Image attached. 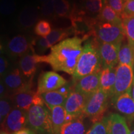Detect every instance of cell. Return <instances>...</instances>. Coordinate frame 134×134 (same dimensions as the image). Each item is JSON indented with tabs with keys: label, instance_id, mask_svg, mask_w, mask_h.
Wrapping results in <instances>:
<instances>
[{
	"label": "cell",
	"instance_id": "cell-23",
	"mask_svg": "<svg viewBox=\"0 0 134 134\" xmlns=\"http://www.w3.org/2000/svg\"><path fill=\"white\" fill-rule=\"evenodd\" d=\"M134 62V47L127 43L120 46L119 52V64H124L132 67Z\"/></svg>",
	"mask_w": 134,
	"mask_h": 134
},
{
	"label": "cell",
	"instance_id": "cell-28",
	"mask_svg": "<svg viewBox=\"0 0 134 134\" xmlns=\"http://www.w3.org/2000/svg\"><path fill=\"white\" fill-rule=\"evenodd\" d=\"M104 0H87L85 3V9L91 14H99L105 5Z\"/></svg>",
	"mask_w": 134,
	"mask_h": 134
},
{
	"label": "cell",
	"instance_id": "cell-10",
	"mask_svg": "<svg viewBox=\"0 0 134 134\" xmlns=\"http://www.w3.org/2000/svg\"><path fill=\"white\" fill-rule=\"evenodd\" d=\"M27 124V111L14 107L5 120L3 128L4 131L12 134L26 128Z\"/></svg>",
	"mask_w": 134,
	"mask_h": 134
},
{
	"label": "cell",
	"instance_id": "cell-22",
	"mask_svg": "<svg viewBox=\"0 0 134 134\" xmlns=\"http://www.w3.org/2000/svg\"><path fill=\"white\" fill-rule=\"evenodd\" d=\"M96 20L99 22L122 24V19L113 8L105 4L102 11L98 14Z\"/></svg>",
	"mask_w": 134,
	"mask_h": 134
},
{
	"label": "cell",
	"instance_id": "cell-41",
	"mask_svg": "<svg viewBox=\"0 0 134 134\" xmlns=\"http://www.w3.org/2000/svg\"><path fill=\"white\" fill-rule=\"evenodd\" d=\"M132 69H133V74H134V62H133V65H132Z\"/></svg>",
	"mask_w": 134,
	"mask_h": 134
},
{
	"label": "cell",
	"instance_id": "cell-38",
	"mask_svg": "<svg viewBox=\"0 0 134 134\" xmlns=\"http://www.w3.org/2000/svg\"><path fill=\"white\" fill-rule=\"evenodd\" d=\"M131 93H132V98H133V99L134 100V80H133V85H132V87Z\"/></svg>",
	"mask_w": 134,
	"mask_h": 134
},
{
	"label": "cell",
	"instance_id": "cell-1",
	"mask_svg": "<svg viewBox=\"0 0 134 134\" xmlns=\"http://www.w3.org/2000/svg\"><path fill=\"white\" fill-rule=\"evenodd\" d=\"M83 38L78 37L67 38L50 48L47 63L55 71L73 75L83 51Z\"/></svg>",
	"mask_w": 134,
	"mask_h": 134
},
{
	"label": "cell",
	"instance_id": "cell-39",
	"mask_svg": "<svg viewBox=\"0 0 134 134\" xmlns=\"http://www.w3.org/2000/svg\"><path fill=\"white\" fill-rule=\"evenodd\" d=\"M131 129H130V134H134V124H132L131 126Z\"/></svg>",
	"mask_w": 134,
	"mask_h": 134
},
{
	"label": "cell",
	"instance_id": "cell-35",
	"mask_svg": "<svg viewBox=\"0 0 134 134\" xmlns=\"http://www.w3.org/2000/svg\"><path fill=\"white\" fill-rule=\"evenodd\" d=\"M8 60L4 57L1 56L0 58V75L1 77L4 76L6 73L8 71Z\"/></svg>",
	"mask_w": 134,
	"mask_h": 134
},
{
	"label": "cell",
	"instance_id": "cell-13",
	"mask_svg": "<svg viewBox=\"0 0 134 134\" xmlns=\"http://www.w3.org/2000/svg\"><path fill=\"white\" fill-rule=\"evenodd\" d=\"M38 63H47V56L27 53L21 57L19 60V69L26 80L32 81Z\"/></svg>",
	"mask_w": 134,
	"mask_h": 134
},
{
	"label": "cell",
	"instance_id": "cell-26",
	"mask_svg": "<svg viewBox=\"0 0 134 134\" xmlns=\"http://www.w3.org/2000/svg\"><path fill=\"white\" fill-rule=\"evenodd\" d=\"M13 103L10 99L8 98H1L0 100V122L1 127L4 124L5 120L13 109Z\"/></svg>",
	"mask_w": 134,
	"mask_h": 134
},
{
	"label": "cell",
	"instance_id": "cell-12",
	"mask_svg": "<svg viewBox=\"0 0 134 134\" xmlns=\"http://www.w3.org/2000/svg\"><path fill=\"white\" fill-rule=\"evenodd\" d=\"M121 45L98 42V49L103 68H115L119 64V52Z\"/></svg>",
	"mask_w": 134,
	"mask_h": 134
},
{
	"label": "cell",
	"instance_id": "cell-37",
	"mask_svg": "<svg viewBox=\"0 0 134 134\" xmlns=\"http://www.w3.org/2000/svg\"><path fill=\"white\" fill-rule=\"evenodd\" d=\"M12 134H37L32 130L30 129L29 128H24L23 129L20 130L19 131L15 132Z\"/></svg>",
	"mask_w": 134,
	"mask_h": 134
},
{
	"label": "cell",
	"instance_id": "cell-20",
	"mask_svg": "<svg viewBox=\"0 0 134 134\" xmlns=\"http://www.w3.org/2000/svg\"><path fill=\"white\" fill-rule=\"evenodd\" d=\"M84 115L73 118L60 128L58 134H86V127L84 123Z\"/></svg>",
	"mask_w": 134,
	"mask_h": 134
},
{
	"label": "cell",
	"instance_id": "cell-21",
	"mask_svg": "<svg viewBox=\"0 0 134 134\" xmlns=\"http://www.w3.org/2000/svg\"><path fill=\"white\" fill-rule=\"evenodd\" d=\"M44 103L47 106L48 109H50L54 106L64 105L68 96L63 94L58 91L55 90L50 92L41 94Z\"/></svg>",
	"mask_w": 134,
	"mask_h": 134
},
{
	"label": "cell",
	"instance_id": "cell-18",
	"mask_svg": "<svg viewBox=\"0 0 134 134\" xmlns=\"http://www.w3.org/2000/svg\"><path fill=\"white\" fill-rule=\"evenodd\" d=\"M116 68H103L100 72V88L111 98L115 83Z\"/></svg>",
	"mask_w": 134,
	"mask_h": 134
},
{
	"label": "cell",
	"instance_id": "cell-9",
	"mask_svg": "<svg viewBox=\"0 0 134 134\" xmlns=\"http://www.w3.org/2000/svg\"><path fill=\"white\" fill-rule=\"evenodd\" d=\"M68 83L64 78L55 71H46L40 75L37 90L39 94L55 91Z\"/></svg>",
	"mask_w": 134,
	"mask_h": 134
},
{
	"label": "cell",
	"instance_id": "cell-19",
	"mask_svg": "<svg viewBox=\"0 0 134 134\" xmlns=\"http://www.w3.org/2000/svg\"><path fill=\"white\" fill-rule=\"evenodd\" d=\"M50 110L54 134H58L62 125L73 119L67 114L64 105L54 106Z\"/></svg>",
	"mask_w": 134,
	"mask_h": 134
},
{
	"label": "cell",
	"instance_id": "cell-8",
	"mask_svg": "<svg viewBox=\"0 0 134 134\" xmlns=\"http://www.w3.org/2000/svg\"><path fill=\"white\" fill-rule=\"evenodd\" d=\"M12 101L14 107L28 111L33 105H45L41 94L32 89H27L13 95Z\"/></svg>",
	"mask_w": 134,
	"mask_h": 134
},
{
	"label": "cell",
	"instance_id": "cell-27",
	"mask_svg": "<svg viewBox=\"0 0 134 134\" xmlns=\"http://www.w3.org/2000/svg\"><path fill=\"white\" fill-rule=\"evenodd\" d=\"M86 134H109L108 116L104 117L100 121L94 123Z\"/></svg>",
	"mask_w": 134,
	"mask_h": 134
},
{
	"label": "cell",
	"instance_id": "cell-14",
	"mask_svg": "<svg viewBox=\"0 0 134 134\" xmlns=\"http://www.w3.org/2000/svg\"><path fill=\"white\" fill-rule=\"evenodd\" d=\"M100 72L88 75L76 81L73 90L89 98L100 89Z\"/></svg>",
	"mask_w": 134,
	"mask_h": 134
},
{
	"label": "cell",
	"instance_id": "cell-17",
	"mask_svg": "<svg viewBox=\"0 0 134 134\" xmlns=\"http://www.w3.org/2000/svg\"><path fill=\"white\" fill-rule=\"evenodd\" d=\"M109 134H130L125 118L117 113L110 114L108 116Z\"/></svg>",
	"mask_w": 134,
	"mask_h": 134
},
{
	"label": "cell",
	"instance_id": "cell-42",
	"mask_svg": "<svg viewBox=\"0 0 134 134\" xmlns=\"http://www.w3.org/2000/svg\"><path fill=\"white\" fill-rule=\"evenodd\" d=\"M41 1H43H43H46V2H47V1H48V0H41Z\"/></svg>",
	"mask_w": 134,
	"mask_h": 134
},
{
	"label": "cell",
	"instance_id": "cell-6",
	"mask_svg": "<svg viewBox=\"0 0 134 134\" xmlns=\"http://www.w3.org/2000/svg\"><path fill=\"white\" fill-rule=\"evenodd\" d=\"M133 80V71L131 66L124 64L117 65L115 83L113 95L110 98L111 100L122 94L131 91Z\"/></svg>",
	"mask_w": 134,
	"mask_h": 134
},
{
	"label": "cell",
	"instance_id": "cell-24",
	"mask_svg": "<svg viewBox=\"0 0 134 134\" xmlns=\"http://www.w3.org/2000/svg\"><path fill=\"white\" fill-rule=\"evenodd\" d=\"M73 32V28L70 29H57L52 31L51 32L47 37L46 39L51 48L55 45L57 44L63 40L66 39L70 35H71Z\"/></svg>",
	"mask_w": 134,
	"mask_h": 134
},
{
	"label": "cell",
	"instance_id": "cell-30",
	"mask_svg": "<svg viewBox=\"0 0 134 134\" xmlns=\"http://www.w3.org/2000/svg\"><path fill=\"white\" fill-rule=\"evenodd\" d=\"M70 9L68 0H55V13L59 17L66 16Z\"/></svg>",
	"mask_w": 134,
	"mask_h": 134
},
{
	"label": "cell",
	"instance_id": "cell-4",
	"mask_svg": "<svg viewBox=\"0 0 134 134\" xmlns=\"http://www.w3.org/2000/svg\"><path fill=\"white\" fill-rule=\"evenodd\" d=\"M91 34L98 42L121 44L125 37L122 24L99 22L97 20Z\"/></svg>",
	"mask_w": 134,
	"mask_h": 134
},
{
	"label": "cell",
	"instance_id": "cell-33",
	"mask_svg": "<svg viewBox=\"0 0 134 134\" xmlns=\"http://www.w3.org/2000/svg\"><path fill=\"white\" fill-rule=\"evenodd\" d=\"M1 12L4 14H10L15 9V4L13 0H2L1 5Z\"/></svg>",
	"mask_w": 134,
	"mask_h": 134
},
{
	"label": "cell",
	"instance_id": "cell-5",
	"mask_svg": "<svg viewBox=\"0 0 134 134\" xmlns=\"http://www.w3.org/2000/svg\"><path fill=\"white\" fill-rule=\"evenodd\" d=\"M109 99L108 95L101 89H99L88 98L83 115L91 119L94 123L100 121L108 108Z\"/></svg>",
	"mask_w": 134,
	"mask_h": 134
},
{
	"label": "cell",
	"instance_id": "cell-31",
	"mask_svg": "<svg viewBox=\"0 0 134 134\" xmlns=\"http://www.w3.org/2000/svg\"><path fill=\"white\" fill-rule=\"evenodd\" d=\"M105 4L109 6L121 17L124 13V0H104Z\"/></svg>",
	"mask_w": 134,
	"mask_h": 134
},
{
	"label": "cell",
	"instance_id": "cell-7",
	"mask_svg": "<svg viewBox=\"0 0 134 134\" xmlns=\"http://www.w3.org/2000/svg\"><path fill=\"white\" fill-rule=\"evenodd\" d=\"M3 82L8 91L12 92L13 95L27 89H31L32 87V81L24 78L19 68H14L9 70L3 76Z\"/></svg>",
	"mask_w": 134,
	"mask_h": 134
},
{
	"label": "cell",
	"instance_id": "cell-44",
	"mask_svg": "<svg viewBox=\"0 0 134 134\" xmlns=\"http://www.w3.org/2000/svg\"><path fill=\"white\" fill-rule=\"evenodd\" d=\"M85 1H87V0H85Z\"/></svg>",
	"mask_w": 134,
	"mask_h": 134
},
{
	"label": "cell",
	"instance_id": "cell-40",
	"mask_svg": "<svg viewBox=\"0 0 134 134\" xmlns=\"http://www.w3.org/2000/svg\"><path fill=\"white\" fill-rule=\"evenodd\" d=\"M0 134H9V133H8V132L4 131V130H1V133H0Z\"/></svg>",
	"mask_w": 134,
	"mask_h": 134
},
{
	"label": "cell",
	"instance_id": "cell-25",
	"mask_svg": "<svg viewBox=\"0 0 134 134\" xmlns=\"http://www.w3.org/2000/svg\"><path fill=\"white\" fill-rule=\"evenodd\" d=\"M122 27L127 42L134 47V16L122 18Z\"/></svg>",
	"mask_w": 134,
	"mask_h": 134
},
{
	"label": "cell",
	"instance_id": "cell-43",
	"mask_svg": "<svg viewBox=\"0 0 134 134\" xmlns=\"http://www.w3.org/2000/svg\"><path fill=\"white\" fill-rule=\"evenodd\" d=\"M124 1H127V0H124Z\"/></svg>",
	"mask_w": 134,
	"mask_h": 134
},
{
	"label": "cell",
	"instance_id": "cell-15",
	"mask_svg": "<svg viewBox=\"0 0 134 134\" xmlns=\"http://www.w3.org/2000/svg\"><path fill=\"white\" fill-rule=\"evenodd\" d=\"M6 48L12 56L22 57L27 53L29 49H33V41H31L23 35H18L8 42Z\"/></svg>",
	"mask_w": 134,
	"mask_h": 134
},
{
	"label": "cell",
	"instance_id": "cell-16",
	"mask_svg": "<svg viewBox=\"0 0 134 134\" xmlns=\"http://www.w3.org/2000/svg\"><path fill=\"white\" fill-rule=\"evenodd\" d=\"M131 91L122 94L111 101L117 111L129 119H133L134 100L132 98Z\"/></svg>",
	"mask_w": 134,
	"mask_h": 134
},
{
	"label": "cell",
	"instance_id": "cell-32",
	"mask_svg": "<svg viewBox=\"0 0 134 134\" xmlns=\"http://www.w3.org/2000/svg\"><path fill=\"white\" fill-rule=\"evenodd\" d=\"M134 16V0H127L125 1L124 13L122 14V19L124 17Z\"/></svg>",
	"mask_w": 134,
	"mask_h": 134
},
{
	"label": "cell",
	"instance_id": "cell-29",
	"mask_svg": "<svg viewBox=\"0 0 134 134\" xmlns=\"http://www.w3.org/2000/svg\"><path fill=\"white\" fill-rule=\"evenodd\" d=\"M36 35L41 37H46L52 32L51 26L49 22L46 20H41L38 21L34 28Z\"/></svg>",
	"mask_w": 134,
	"mask_h": 134
},
{
	"label": "cell",
	"instance_id": "cell-2",
	"mask_svg": "<svg viewBox=\"0 0 134 134\" xmlns=\"http://www.w3.org/2000/svg\"><path fill=\"white\" fill-rule=\"evenodd\" d=\"M98 42L93 38L84 43L83 51L73 75L75 83L88 75L98 73L103 69L98 49Z\"/></svg>",
	"mask_w": 134,
	"mask_h": 134
},
{
	"label": "cell",
	"instance_id": "cell-34",
	"mask_svg": "<svg viewBox=\"0 0 134 134\" xmlns=\"http://www.w3.org/2000/svg\"><path fill=\"white\" fill-rule=\"evenodd\" d=\"M55 0H48L43 4L42 13L46 16H50L55 12Z\"/></svg>",
	"mask_w": 134,
	"mask_h": 134
},
{
	"label": "cell",
	"instance_id": "cell-11",
	"mask_svg": "<svg viewBox=\"0 0 134 134\" xmlns=\"http://www.w3.org/2000/svg\"><path fill=\"white\" fill-rule=\"evenodd\" d=\"M88 98V97L83 94L75 90H72L67 97L64 104L67 114L72 119L84 115L83 110Z\"/></svg>",
	"mask_w": 134,
	"mask_h": 134
},
{
	"label": "cell",
	"instance_id": "cell-36",
	"mask_svg": "<svg viewBox=\"0 0 134 134\" xmlns=\"http://www.w3.org/2000/svg\"><path fill=\"white\" fill-rule=\"evenodd\" d=\"M8 90L6 86L3 83L2 80H1V83H0V96H1V99L4 98H7L6 95H7Z\"/></svg>",
	"mask_w": 134,
	"mask_h": 134
},
{
	"label": "cell",
	"instance_id": "cell-3",
	"mask_svg": "<svg viewBox=\"0 0 134 134\" xmlns=\"http://www.w3.org/2000/svg\"><path fill=\"white\" fill-rule=\"evenodd\" d=\"M27 126L37 134H54L51 115L45 105L31 107L27 111Z\"/></svg>",
	"mask_w": 134,
	"mask_h": 134
}]
</instances>
